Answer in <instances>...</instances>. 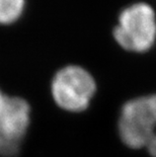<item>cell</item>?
<instances>
[{
	"mask_svg": "<svg viewBox=\"0 0 156 157\" xmlns=\"http://www.w3.org/2000/svg\"><path fill=\"white\" fill-rule=\"evenodd\" d=\"M25 6V0H0V23H10L18 18Z\"/></svg>",
	"mask_w": 156,
	"mask_h": 157,
	"instance_id": "5b68a950",
	"label": "cell"
},
{
	"mask_svg": "<svg viewBox=\"0 0 156 157\" xmlns=\"http://www.w3.org/2000/svg\"><path fill=\"white\" fill-rule=\"evenodd\" d=\"M96 90L94 78L77 65L60 69L52 80L51 91L55 102L68 112L79 113L88 108Z\"/></svg>",
	"mask_w": 156,
	"mask_h": 157,
	"instance_id": "3957f363",
	"label": "cell"
},
{
	"mask_svg": "<svg viewBox=\"0 0 156 157\" xmlns=\"http://www.w3.org/2000/svg\"><path fill=\"white\" fill-rule=\"evenodd\" d=\"M119 134L128 147H146L156 157V94L131 99L122 108L119 119Z\"/></svg>",
	"mask_w": 156,
	"mask_h": 157,
	"instance_id": "6da1fadb",
	"label": "cell"
},
{
	"mask_svg": "<svg viewBox=\"0 0 156 157\" xmlns=\"http://www.w3.org/2000/svg\"><path fill=\"white\" fill-rule=\"evenodd\" d=\"M114 36L119 45L128 51L144 52L156 39V18L153 8L139 2L128 6L119 16Z\"/></svg>",
	"mask_w": 156,
	"mask_h": 157,
	"instance_id": "7a4b0ae2",
	"label": "cell"
},
{
	"mask_svg": "<svg viewBox=\"0 0 156 157\" xmlns=\"http://www.w3.org/2000/svg\"><path fill=\"white\" fill-rule=\"evenodd\" d=\"M31 122L28 101L0 89V155L13 157L19 152Z\"/></svg>",
	"mask_w": 156,
	"mask_h": 157,
	"instance_id": "277c9868",
	"label": "cell"
}]
</instances>
